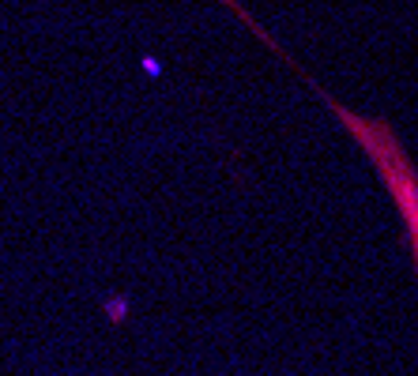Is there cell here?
Instances as JSON below:
<instances>
[{
	"mask_svg": "<svg viewBox=\"0 0 418 376\" xmlns=\"http://www.w3.org/2000/svg\"><path fill=\"white\" fill-rule=\"evenodd\" d=\"M336 113L343 117V125L355 132L358 143L369 151L373 165L381 170L388 192L395 196L400 215L407 223V234H411V245H414V260H418V173H414L411 158L403 154L400 139H395V132L388 125H381V120H366V117L350 113V109H343V106H336Z\"/></svg>",
	"mask_w": 418,
	"mask_h": 376,
	"instance_id": "6da1fadb",
	"label": "cell"
}]
</instances>
